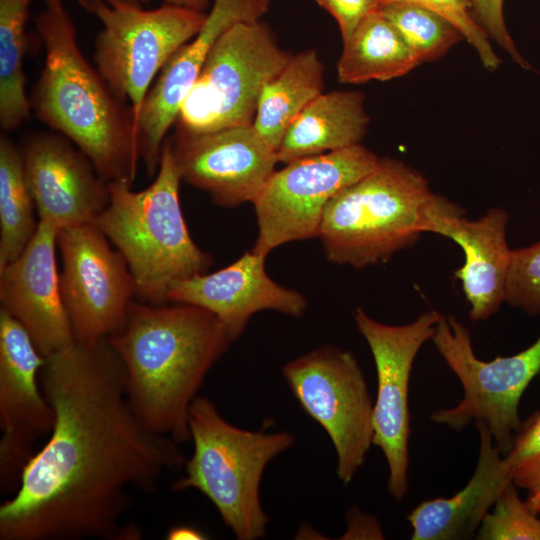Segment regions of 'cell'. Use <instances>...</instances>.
<instances>
[{
    "label": "cell",
    "mask_w": 540,
    "mask_h": 540,
    "mask_svg": "<svg viewBox=\"0 0 540 540\" xmlns=\"http://www.w3.org/2000/svg\"><path fill=\"white\" fill-rule=\"evenodd\" d=\"M40 382L53 427L0 506V539H139V529L124 523L129 489L151 492L165 472L184 466L180 443L136 414L106 339L75 341L45 357Z\"/></svg>",
    "instance_id": "1"
},
{
    "label": "cell",
    "mask_w": 540,
    "mask_h": 540,
    "mask_svg": "<svg viewBox=\"0 0 540 540\" xmlns=\"http://www.w3.org/2000/svg\"><path fill=\"white\" fill-rule=\"evenodd\" d=\"M123 367L128 400L153 431L190 439L188 411L206 374L234 341L211 312L191 304L132 301L106 338Z\"/></svg>",
    "instance_id": "2"
},
{
    "label": "cell",
    "mask_w": 540,
    "mask_h": 540,
    "mask_svg": "<svg viewBox=\"0 0 540 540\" xmlns=\"http://www.w3.org/2000/svg\"><path fill=\"white\" fill-rule=\"evenodd\" d=\"M45 61L30 104L35 116L70 140L107 181L133 184L141 162L130 107L82 54L62 1L35 19Z\"/></svg>",
    "instance_id": "3"
},
{
    "label": "cell",
    "mask_w": 540,
    "mask_h": 540,
    "mask_svg": "<svg viewBox=\"0 0 540 540\" xmlns=\"http://www.w3.org/2000/svg\"><path fill=\"white\" fill-rule=\"evenodd\" d=\"M464 214L426 178L393 158L339 191L326 205L318 237L331 263L363 268L388 261L431 232L443 216Z\"/></svg>",
    "instance_id": "4"
},
{
    "label": "cell",
    "mask_w": 540,
    "mask_h": 540,
    "mask_svg": "<svg viewBox=\"0 0 540 540\" xmlns=\"http://www.w3.org/2000/svg\"><path fill=\"white\" fill-rule=\"evenodd\" d=\"M181 181L166 138L151 185L134 191L132 184L109 182V203L93 222L126 260L136 295L146 303H168L173 284L206 273L213 263L187 228L179 199Z\"/></svg>",
    "instance_id": "5"
},
{
    "label": "cell",
    "mask_w": 540,
    "mask_h": 540,
    "mask_svg": "<svg viewBox=\"0 0 540 540\" xmlns=\"http://www.w3.org/2000/svg\"><path fill=\"white\" fill-rule=\"evenodd\" d=\"M188 427L193 453L172 490L204 494L237 539L263 538L269 517L260 499L262 476L266 466L294 444V435L234 426L204 396L191 402Z\"/></svg>",
    "instance_id": "6"
},
{
    "label": "cell",
    "mask_w": 540,
    "mask_h": 540,
    "mask_svg": "<svg viewBox=\"0 0 540 540\" xmlns=\"http://www.w3.org/2000/svg\"><path fill=\"white\" fill-rule=\"evenodd\" d=\"M102 24L96 69L138 122L148 91L170 58L201 29L207 12L164 3L152 10L126 1L79 0Z\"/></svg>",
    "instance_id": "7"
},
{
    "label": "cell",
    "mask_w": 540,
    "mask_h": 540,
    "mask_svg": "<svg viewBox=\"0 0 540 540\" xmlns=\"http://www.w3.org/2000/svg\"><path fill=\"white\" fill-rule=\"evenodd\" d=\"M290 56L261 20L233 24L183 99L176 131L198 134L252 125L264 87Z\"/></svg>",
    "instance_id": "8"
},
{
    "label": "cell",
    "mask_w": 540,
    "mask_h": 540,
    "mask_svg": "<svg viewBox=\"0 0 540 540\" xmlns=\"http://www.w3.org/2000/svg\"><path fill=\"white\" fill-rule=\"evenodd\" d=\"M432 340L464 390L456 406L434 411L432 420L455 430L473 420L484 422L505 455L522 424L521 397L540 373V337L515 355L486 362L476 357L469 330L454 316L442 315Z\"/></svg>",
    "instance_id": "9"
},
{
    "label": "cell",
    "mask_w": 540,
    "mask_h": 540,
    "mask_svg": "<svg viewBox=\"0 0 540 540\" xmlns=\"http://www.w3.org/2000/svg\"><path fill=\"white\" fill-rule=\"evenodd\" d=\"M283 377L301 408L328 434L345 485L373 444L374 404L358 361L347 350L324 345L286 363Z\"/></svg>",
    "instance_id": "10"
},
{
    "label": "cell",
    "mask_w": 540,
    "mask_h": 540,
    "mask_svg": "<svg viewBox=\"0 0 540 540\" xmlns=\"http://www.w3.org/2000/svg\"><path fill=\"white\" fill-rule=\"evenodd\" d=\"M379 161L357 144L297 159L274 171L253 203L258 236L251 250L267 257L283 244L318 237L328 202L374 170Z\"/></svg>",
    "instance_id": "11"
},
{
    "label": "cell",
    "mask_w": 540,
    "mask_h": 540,
    "mask_svg": "<svg viewBox=\"0 0 540 540\" xmlns=\"http://www.w3.org/2000/svg\"><path fill=\"white\" fill-rule=\"evenodd\" d=\"M60 292L75 341L96 344L124 323L136 283L121 253L87 223L59 231Z\"/></svg>",
    "instance_id": "12"
},
{
    "label": "cell",
    "mask_w": 540,
    "mask_h": 540,
    "mask_svg": "<svg viewBox=\"0 0 540 540\" xmlns=\"http://www.w3.org/2000/svg\"><path fill=\"white\" fill-rule=\"evenodd\" d=\"M353 316L371 350L377 373L373 444L381 449L387 461L388 491L400 501L409 487L410 374L418 351L432 339L442 315L428 311L404 325L380 323L361 308Z\"/></svg>",
    "instance_id": "13"
},
{
    "label": "cell",
    "mask_w": 540,
    "mask_h": 540,
    "mask_svg": "<svg viewBox=\"0 0 540 540\" xmlns=\"http://www.w3.org/2000/svg\"><path fill=\"white\" fill-rule=\"evenodd\" d=\"M45 357L23 325L0 307V483L15 492L36 442L49 435L54 411L40 371Z\"/></svg>",
    "instance_id": "14"
},
{
    "label": "cell",
    "mask_w": 540,
    "mask_h": 540,
    "mask_svg": "<svg viewBox=\"0 0 540 540\" xmlns=\"http://www.w3.org/2000/svg\"><path fill=\"white\" fill-rule=\"evenodd\" d=\"M169 141L181 180L220 207L254 203L279 163L252 125L198 134L175 131Z\"/></svg>",
    "instance_id": "15"
},
{
    "label": "cell",
    "mask_w": 540,
    "mask_h": 540,
    "mask_svg": "<svg viewBox=\"0 0 540 540\" xmlns=\"http://www.w3.org/2000/svg\"><path fill=\"white\" fill-rule=\"evenodd\" d=\"M270 3L213 0L201 29L163 67L147 93L138 122L140 159L148 176L157 173L166 135L216 42L235 23L261 20Z\"/></svg>",
    "instance_id": "16"
},
{
    "label": "cell",
    "mask_w": 540,
    "mask_h": 540,
    "mask_svg": "<svg viewBox=\"0 0 540 540\" xmlns=\"http://www.w3.org/2000/svg\"><path fill=\"white\" fill-rule=\"evenodd\" d=\"M39 221L58 230L93 223L109 203L107 182L59 133H36L20 149Z\"/></svg>",
    "instance_id": "17"
},
{
    "label": "cell",
    "mask_w": 540,
    "mask_h": 540,
    "mask_svg": "<svg viewBox=\"0 0 540 540\" xmlns=\"http://www.w3.org/2000/svg\"><path fill=\"white\" fill-rule=\"evenodd\" d=\"M58 233L39 221L22 253L0 269L1 308L23 325L44 357L75 342L60 292Z\"/></svg>",
    "instance_id": "18"
},
{
    "label": "cell",
    "mask_w": 540,
    "mask_h": 540,
    "mask_svg": "<svg viewBox=\"0 0 540 540\" xmlns=\"http://www.w3.org/2000/svg\"><path fill=\"white\" fill-rule=\"evenodd\" d=\"M265 259L250 250L218 271L178 281L170 288L167 302L191 304L211 312L234 341L257 312L273 310L301 316L307 308L306 298L275 282L266 272Z\"/></svg>",
    "instance_id": "19"
},
{
    "label": "cell",
    "mask_w": 540,
    "mask_h": 540,
    "mask_svg": "<svg viewBox=\"0 0 540 540\" xmlns=\"http://www.w3.org/2000/svg\"><path fill=\"white\" fill-rule=\"evenodd\" d=\"M508 214L491 208L477 220L464 214L440 217L431 233L456 242L464 252V263L454 272L470 305L473 321L488 319L505 302V285L510 262L506 241Z\"/></svg>",
    "instance_id": "20"
},
{
    "label": "cell",
    "mask_w": 540,
    "mask_h": 540,
    "mask_svg": "<svg viewBox=\"0 0 540 540\" xmlns=\"http://www.w3.org/2000/svg\"><path fill=\"white\" fill-rule=\"evenodd\" d=\"M479 456L466 486L449 498L424 501L407 516L413 540H454L472 537L505 486L513 482L503 456L484 422H475Z\"/></svg>",
    "instance_id": "21"
},
{
    "label": "cell",
    "mask_w": 540,
    "mask_h": 540,
    "mask_svg": "<svg viewBox=\"0 0 540 540\" xmlns=\"http://www.w3.org/2000/svg\"><path fill=\"white\" fill-rule=\"evenodd\" d=\"M364 102L360 91L321 93L287 129L276 150L278 162L286 164L360 144L370 123Z\"/></svg>",
    "instance_id": "22"
},
{
    "label": "cell",
    "mask_w": 540,
    "mask_h": 540,
    "mask_svg": "<svg viewBox=\"0 0 540 540\" xmlns=\"http://www.w3.org/2000/svg\"><path fill=\"white\" fill-rule=\"evenodd\" d=\"M324 89V67L315 49L291 55L266 84L252 126L276 151L287 129Z\"/></svg>",
    "instance_id": "23"
},
{
    "label": "cell",
    "mask_w": 540,
    "mask_h": 540,
    "mask_svg": "<svg viewBox=\"0 0 540 540\" xmlns=\"http://www.w3.org/2000/svg\"><path fill=\"white\" fill-rule=\"evenodd\" d=\"M419 65L400 33L375 9L343 42L337 76L345 84L388 81L406 75Z\"/></svg>",
    "instance_id": "24"
},
{
    "label": "cell",
    "mask_w": 540,
    "mask_h": 540,
    "mask_svg": "<svg viewBox=\"0 0 540 540\" xmlns=\"http://www.w3.org/2000/svg\"><path fill=\"white\" fill-rule=\"evenodd\" d=\"M35 202L20 148L0 135V269L15 260L37 231Z\"/></svg>",
    "instance_id": "25"
},
{
    "label": "cell",
    "mask_w": 540,
    "mask_h": 540,
    "mask_svg": "<svg viewBox=\"0 0 540 540\" xmlns=\"http://www.w3.org/2000/svg\"><path fill=\"white\" fill-rule=\"evenodd\" d=\"M32 0H0V125L4 133L30 116L23 58L26 24Z\"/></svg>",
    "instance_id": "26"
},
{
    "label": "cell",
    "mask_w": 540,
    "mask_h": 540,
    "mask_svg": "<svg viewBox=\"0 0 540 540\" xmlns=\"http://www.w3.org/2000/svg\"><path fill=\"white\" fill-rule=\"evenodd\" d=\"M377 9L400 33L419 64L438 60L464 39L452 22L423 6L393 2Z\"/></svg>",
    "instance_id": "27"
},
{
    "label": "cell",
    "mask_w": 540,
    "mask_h": 540,
    "mask_svg": "<svg viewBox=\"0 0 540 540\" xmlns=\"http://www.w3.org/2000/svg\"><path fill=\"white\" fill-rule=\"evenodd\" d=\"M516 484L508 483L487 513L477 533L480 540H540V519L518 496Z\"/></svg>",
    "instance_id": "28"
},
{
    "label": "cell",
    "mask_w": 540,
    "mask_h": 540,
    "mask_svg": "<svg viewBox=\"0 0 540 540\" xmlns=\"http://www.w3.org/2000/svg\"><path fill=\"white\" fill-rule=\"evenodd\" d=\"M505 302L531 316L540 314V241L511 250Z\"/></svg>",
    "instance_id": "29"
},
{
    "label": "cell",
    "mask_w": 540,
    "mask_h": 540,
    "mask_svg": "<svg viewBox=\"0 0 540 540\" xmlns=\"http://www.w3.org/2000/svg\"><path fill=\"white\" fill-rule=\"evenodd\" d=\"M393 2L417 4L442 15L460 30L464 39L477 52L485 69L495 71L501 64L487 34L471 15L470 0H378L377 8Z\"/></svg>",
    "instance_id": "30"
},
{
    "label": "cell",
    "mask_w": 540,
    "mask_h": 540,
    "mask_svg": "<svg viewBox=\"0 0 540 540\" xmlns=\"http://www.w3.org/2000/svg\"><path fill=\"white\" fill-rule=\"evenodd\" d=\"M503 460L513 482L540 464V411L521 424Z\"/></svg>",
    "instance_id": "31"
},
{
    "label": "cell",
    "mask_w": 540,
    "mask_h": 540,
    "mask_svg": "<svg viewBox=\"0 0 540 540\" xmlns=\"http://www.w3.org/2000/svg\"><path fill=\"white\" fill-rule=\"evenodd\" d=\"M471 15L475 22L523 69H529L528 61L517 49L505 23L504 0H470Z\"/></svg>",
    "instance_id": "32"
},
{
    "label": "cell",
    "mask_w": 540,
    "mask_h": 540,
    "mask_svg": "<svg viewBox=\"0 0 540 540\" xmlns=\"http://www.w3.org/2000/svg\"><path fill=\"white\" fill-rule=\"evenodd\" d=\"M337 22L342 42L347 41L364 18L377 9L378 0H315Z\"/></svg>",
    "instance_id": "33"
},
{
    "label": "cell",
    "mask_w": 540,
    "mask_h": 540,
    "mask_svg": "<svg viewBox=\"0 0 540 540\" xmlns=\"http://www.w3.org/2000/svg\"><path fill=\"white\" fill-rule=\"evenodd\" d=\"M514 483L527 490L525 503L535 514L540 513V464L518 477Z\"/></svg>",
    "instance_id": "34"
},
{
    "label": "cell",
    "mask_w": 540,
    "mask_h": 540,
    "mask_svg": "<svg viewBox=\"0 0 540 540\" xmlns=\"http://www.w3.org/2000/svg\"><path fill=\"white\" fill-rule=\"evenodd\" d=\"M166 539L168 540H202L205 535L197 528L180 525L169 529Z\"/></svg>",
    "instance_id": "35"
},
{
    "label": "cell",
    "mask_w": 540,
    "mask_h": 540,
    "mask_svg": "<svg viewBox=\"0 0 540 540\" xmlns=\"http://www.w3.org/2000/svg\"><path fill=\"white\" fill-rule=\"evenodd\" d=\"M140 2H149L152 0H137ZM164 3L173 4L181 7L190 8L200 12H206L210 0H163Z\"/></svg>",
    "instance_id": "36"
},
{
    "label": "cell",
    "mask_w": 540,
    "mask_h": 540,
    "mask_svg": "<svg viewBox=\"0 0 540 540\" xmlns=\"http://www.w3.org/2000/svg\"><path fill=\"white\" fill-rule=\"evenodd\" d=\"M45 1H46V4H51V3L61 2L62 0H45ZM105 1H107V2L126 1V2L139 3L137 0H105Z\"/></svg>",
    "instance_id": "37"
}]
</instances>
